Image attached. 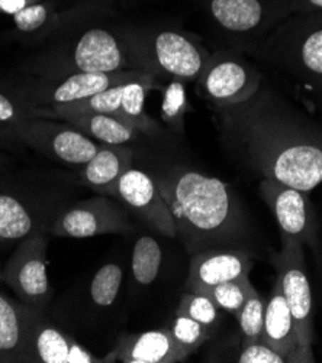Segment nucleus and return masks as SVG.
<instances>
[{
	"label": "nucleus",
	"instance_id": "1",
	"mask_svg": "<svg viewBox=\"0 0 322 363\" xmlns=\"http://www.w3.org/2000/svg\"><path fill=\"white\" fill-rule=\"evenodd\" d=\"M215 112L222 147L241 167L306 193L322 183V125L273 87Z\"/></svg>",
	"mask_w": 322,
	"mask_h": 363
},
{
	"label": "nucleus",
	"instance_id": "2",
	"mask_svg": "<svg viewBox=\"0 0 322 363\" xmlns=\"http://www.w3.org/2000/svg\"><path fill=\"white\" fill-rule=\"evenodd\" d=\"M168 206L177 239L192 257L206 249L252 250V225L235 191L190 165L159 161L146 169Z\"/></svg>",
	"mask_w": 322,
	"mask_h": 363
},
{
	"label": "nucleus",
	"instance_id": "3",
	"mask_svg": "<svg viewBox=\"0 0 322 363\" xmlns=\"http://www.w3.org/2000/svg\"><path fill=\"white\" fill-rule=\"evenodd\" d=\"M85 189L76 172L15 167L0 171V245L48 235L57 216Z\"/></svg>",
	"mask_w": 322,
	"mask_h": 363
},
{
	"label": "nucleus",
	"instance_id": "4",
	"mask_svg": "<svg viewBox=\"0 0 322 363\" xmlns=\"http://www.w3.org/2000/svg\"><path fill=\"white\" fill-rule=\"evenodd\" d=\"M249 52L284 76L318 90L322 86V13L291 15Z\"/></svg>",
	"mask_w": 322,
	"mask_h": 363
},
{
	"label": "nucleus",
	"instance_id": "5",
	"mask_svg": "<svg viewBox=\"0 0 322 363\" xmlns=\"http://www.w3.org/2000/svg\"><path fill=\"white\" fill-rule=\"evenodd\" d=\"M138 69L129 35H118L104 28H90L76 40L58 48L38 62L32 74L60 77L73 72H117Z\"/></svg>",
	"mask_w": 322,
	"mask_h": 363
},
{
	"label": "nucleus",
	"instance_id": "6",
	"mask_svg": "<svg viewBox=\"0 0 322 363\" xmlns=\"http://www.w3.org/2000/svg\"><path fill=\"white\" fill-rule=\"evenodd\" d=\"M136 68L168 80L198 82L210 54L193 36L177 29L129 35Z\"/></svg>",
	"mask_w": 322,
	"mask_h": 363
},
{
	"label": "nucleus",
	"instance_id": "7",
	"mask_svg": "<svg viewBox=\"0 0 322 363\" xmlns=\"http://www.w3.org/2000/svg\"><path fill=\"white\" fill-rule=\"evenodd\" d=\"M203 4L222 33L248 51L291 16V0H203Z\"/></svg>",
	"mask_w": 322,
	"mask_h": 363
},
{
	"label": "nucleus",
	"instance_id": "8",
	"mask_svg": "<svg viewBox=\"0 0 322 363\" xmlns=\"http://www.w3.org/2000/svg\"><path fill=\"white\" fill-rule=\"evenodd\" d=\"M151 79L157 77L141 69H124L117 72H73L60 77L37 76L12 86L33 108H50L85 100L115 86Z\"/></svg>",
	"mask_w": 322,
	"mask_h": 363
},
{
	"label": "nucleus",
	"instance_id": "9",
	"mask_svg": "<svg viewBox=\"0 0 322 363\" xmlns=\"http://www.w3.org/2000/svg\"><path fill=\"white\" fill-rule=\"evenodd\" d=\"M125 271L118 262H106L97 268L85 286L71 289L67 300L60 303L58 320L63 329L80 335L107 314H112L119 301Z\"/></svg>",
	"mask_w": 322,
	"mask_h": 363
},
{
	"label": "nucleus",
	"instance_id": "10",
	"mask_svg": "<svg viewBox=\"0 0 322 363\" xmlns=\"http://www.w3.org/2000/svg\"><path fill=\"white\" fill-rule=\"evenodd\" d=\"M23 147L73 169H80L97 152L99 145L68 122L33 116L18 129Z\"/></svg>",
	"mask_w": 322,
	"mask_h": 363
},
{
	"label": "nucleus",
	"instance_id": "11",
	"mask_svg": "<svg viewBox=\"0 0 322 363\" xmlns=\"http://www.w3.org/2000/svg\"><path fill=\"white\" fill-rule=\"evenodd\" d=\"M48 235L41 233L21 240L8 259L2 281H5L25 306L47 313L51 300L53 288L48 281Z\"/></svg>",
	"mask_w": 322,
	"mask_h": 363
},
{
	"label": "nucleus",
	"instance_id": "12",
	"mask_svg": "<svg viewBox=\"0 0 322 363\" xmlns=\"http://www.w3.org/2000/svg\"><path fill=\"white\" fill-rule=\"evenodd\" d=\"M281 250L274 253L272 262L277 271V279L286 303L292 313L296 342L301 346H312L315 342L313 297L306 274L304 245L288 236H281Z\"/></svg>",
	"mask_w": 322,
	"mask_h": 363
},
{
	"label": "nucleus",
	"instance_id": "13",
	"mask_svg": "<svg viewBox=\"0 0 322 363\" xmlns=\"http://www.w3.org/2000/svg\"><path fill=\"white\" fill-rule=\"evenodd\" d=\"M196 83L212 107L220 108L253 97L263 84V74L238 52L227 50L210 55Z\"/></svg>",
	"mask_w": 322,
	"mask_h": 363
},
{
	"label": "nucleus",
	"instance_id": "14",
	"mask_svg": "<svg viewBox=\"0 0 322 363\" xmlns=\"http://www.w3.org/2000/svg\"><path fill=\"white\" fill-rule=\"evenodd\" d=\"M134 232L135 225L127 208L103 194L77 200L65 207L48 229V235L75 239Z\"/></svg>",
	"mask_w": 322,
	"mask_h": 363
},
{
	"label": "nucleus",
	"instance_id": "15",
	"mask_svg": "<svg viewBox=\"0 0 322 363\" xmlns=\"http://www.w3.org/2000/svg\"><path fill=\"white\" fill-rule=\"evenodd\" d=\"M26 318V363H102L114 360L112 354L95 356L44 311L28 307Z\"/></svg>",
	"mask_w": 322,
	"mask_h": 363
},
{
	"label": "nucleus",
	"instance_id": "16",
	"mask_svg": "<svg viewBox=\"0 0 322 363\" xmlns=\"http://www.w3.org/2000/svg\"><path fill=\"white\" fill-rule=\"evenodd\" d=\"M114 199L153 233L177 239L176 223L168 206L146 169L132 167L125 171L118 181Z\"/></svg>",
	"mask_w": 322,
	"mask_h": 363
},
{
	"label": "nucleus",
	"instance_id": "17",
	"mask_svg": "<svg viewBox=\"0 0 322 363\" xmlns=\"http://www.w3.org/2000/svg\"><path fill=\"white\" fill-rule=\"evenodd\" d=\"M259 190L262 199L274 214L281 236L296 239L313 249L319 222L308 193L272 178H263Z\"/></svg>",
	"mask_w": 322,
	"mask_h": 363
},
{
	"label": "nucleus",
	"instance_id": "18",
	"mask_svg": "<svg viewBox=\"0 0 322 363\" xmlns=\"http://www.w3.org/2000/svg\"><path fill=\"white\" fill-rule=\"evenodd\" d=\"M254 267V252L245 249H206L190 257L185 289L202 293L222 282L248 278Z\"/></svg>",
	"mask_w": 322,
	"mask_h": 363
},
{
	"label": "nucleus",
	"instance_id": "19",
	"mask_svg": "<svg viewBox=\"0 0 322 363\" xmlns=\"http://www.w3.org/2000/svg\"><path fill=\"white\" fill-rule=\"evenodd\" d=\"M111 354L114 360L124 363H176L189 356L174 340L170 328L144 333H121Z\"/></svg>",
	"mask_w": 322,
	"mask_h": 363
},
{
	"label": "nucleus",
	"instance_id": "20",
	"mask_svg": "<svg viewBox=\"0 0 322 363\" xmlns=\"http://www.w3.org/2000/svg\"><path fill=\"white\" fill-rule=\"evenodd\" d=\"M135 152L127 145H99L96 155L76 171L80 184L96 194L115 196L118 181L132 168Z\"/></svg>",
	"mask_w": 322,
	"mask_h": 363
},
{
	"label": "nucleus",
	"instance_id": "21",
	"mask_svg": "<svg viewBox=\"0 0 322 363\" xmlns=\"http://www.w3.org/2000/svg\"><path fill=\"white\" fill-rule=\"evenodd\" d=\"M28 306L0 293V363H26Z\"/></svg>",
	"mask_w": 322,
	"mask_h": 363
},
{
	"label": "nucleus",
	"instance_id": "22",
	"mask_svg": "<svg viewBox=\"0 0 322 363\" xmlns=\"http://www.w3.org/2000/svg\"><path fill=\"white\" fill-rule=\"evenodd\" d=\"M262 342L279 352L284 360L286 356L298 346L292 313L286 303L279 279L273 284L272 293L266 303Z\"/></svg>",
	"mask_w": 322,
	"mask_h": 363
},
{
	"label": "nucleus",
	"instance_id": "23",
	"mask_svg": "<svg viewBox=\"0 0 322 363\" xmlns=\"http://www.w3.org/2000/svg\"><path fill=\"white\" fill-rule=\"evenodd\" d=\"M166 253L161 242L149 233L138 235L131 252V281L136 291H147L159 279L164 268Z\"/></svg>",
	"mask_w": 322,
	"mask_h": 363
},
{
	"label": "nucleus",
	"instance_id": "24",
	"mask_svg": "<svg viewBox=\"0 0 322 363\" xmlns=\"http://www.w3.org/2000/svg\"><path fill=\"white\" fill-rule=\"evenodd\" d=\"M58 121L68 122L85 135L97 140L102 145H128L135 142L141 133L135 128L124 123L111 115L102 113H80L64 115Z\"/></svg>",
	"mask_w": 322,
	"mask_h": 363
},
{
	"label": "nucleus",
	"instance_id": "25",
	"mask_svg": "<svg viewBox=\"0 0 322 363\" xmlns=\"http://www.w3.org/2000/svg\"><path fill=\"white\" fill-rule=\"evenodd\" d=\"M37 116L35 108L15 90L12 84H0V148L18 150V129L29 118Z\"/></svg>",
	"mask_w": 322,
	"mask_h": 363
},
{
	"label": "nucleus",
	"instance_id": "26",
	"mask_svg": "<svg viewBox=\"0 0 322 363\" xmlns=\"http://www.w3.org/2000/svg\"><path fill=\"white\" fill-rule=\"evenodd\" d=\"M153 89H160L157 79L127 83L124 86L121 111H119L118 119L135 128L136 130H139L141 135L144 133L150 138H159L161 135V129L146 113V108H144L146 93Z\"/></svg>",
	"mask_w": 322,
	"mask_h": 363
},
{
	"label": "nucleus",
	"instance_id": "27",
	"mask_svg": "<svg viewBox=\"0 0 322 363\" xmlns=\"http://www.w3.org/2000/svg\"><path fill=\"white\" fill-rule=\"evenodd\" d=\"M12 18L15 22V28L22 35L44 36L57 26L61 15L57 13L53 2L40 0L37 4L23 8Z\"/></svg>",
	"mask_w": 322,
	"mask_h": 363
},
{
	"label": "nucleus",
	"instance_id": "28",
	"mask_svg": "<svg viewBox=\"0 0 322 363\" xmlns=\"http://www.w3.org/2000/svg\"><path fill=\"white\" fill-rule=\"evenodd\" d=\"M264 310L266 303L257 293V289L253 288L244 306L235 314L240 333H241V346L262 342L263 337V325H264Z\"/></svg>",
	"mask_w": 322,
	"mask_h": 363
},
{
	"label": "nucleus",
	"instance_id": "29",
	"mask_svg": "<svg viewBox=\"0 0 322 363\" xmlns=\"http://www.w3.org/2000/svg\"><path fill=\"white\" fill-rule=\"evenodd\" d=\"M189 108L185 82L170 80L163 93L161 121L174 133L185 132V115Z\"/></svg>",
	"mask_w": 322,
	"mask_h": 363
},
{
	"label": "nucleus",
	"instance_id": "30",
	"mask_svg": "<svg viewBox=\"0 0 322 363\" xmlns=\"http://www.w3.org/2000/svg\"><path fill=\"white\" fill-rule=\"evenodd\" d=\"M174 314L193 318L195 321L206 325L212 332L218 330L222 318V310L209 297L192 291L182 294Z\"/></svg>",
	"mask_w": 322,
	"mask_h": 363
},
{
	"label": "nucleus",
	"instance_id": "31",
	"mask_svg": "<svg viewBox=\"0 0 322 363\" xmlns=\"http://www.w3.org/2000/svg\"><path fill=\"white\" fill-rule=\"evenodd\" d=\"M254 286L252 282H249L248 278H242V279L228 281L220 285L206 288L202 293H198V294H203L209 297L222 311H227L235 315L240 311V308L244 306L245 300L248 298Z\"/></svg>",
	"mask_w": 322,
	"mask_h": 363
},
{
	"label": "nucleus",
	"instance_id": "32",
	"mask_svg": "<svg viewBox=\"0 0 322 363\" xmlns=\"http://www.w3.org/2000/svg\"><path fill=\"white\" fill-rule=\"evenodd\" d=\"M170 330L178 346L185 349L189 354L199 349L215 333L209 328H206V325L195 321L193 318L178 314L174 315Z\"/></svg>",
	"mask_w": 322,
	"mask_h": 363
},
{
	"label": "nucleus",
	"instance_id": "33",
	"mask_svg": "<svg viewBox=\"0 0 322 363\" xmlns=\"http://www.w3.org/2000/svg\"><path fill=\"white\" fill-rule=\"evenodd\" d=\"M234 362L240 363H284V357L264 342H256L241 346Z\"/></svg>",
	"mask_w": 322,
	"mask_h": 363
},
{
	"label": "nucleus",
	"instance_id": "34",
	"mask_svg": "<svg viewBox=\"0 0 322 363\" xmlns=\"http://www.w3.org/2000/svg\"><path fill=\"white\" fill-rule=\"evenodd\" d=\"M322 13V0H291V15Z\"/></svg>",
	"mask_w": 322,
	"mask_h": 363
},
{
	"label": "nucleus",
	"instance_id": "35",
	"mask_svg": "<svg viewBox=\"0 0 322 363\" xmlns=\"http://www.w3.org/2000/svg\"><path fill=\"white\" fill-rule=\"evenodd\" d=\"M37 2H40V0H0V13L14 16L23 8Z\"/></svg>",
	"mask_w": 322,
	"mask_h": 363
},
{
	"label": "nucleus",
	"instance_id": "36",
	"mask_svg": "<svg viewBox=\"0 0 322 363\" xmlns=\"http://www.w3.org/2000/svg\"><path fill=\"white\" fill-rule=\"evenodd\" d=\"M286 362H313V353L312 346H301L298 345L294 352H291L286 356Z\"/></svg>",
	"mask_w": 322,
	"mask_h": 363
},
{
	"label": "nucleus",
	"instance_id": "37",
	"mask_svg": "<svg viewBox=\"0 0 322 363\" xmlns=\"http://www.w3.org/2000/svg\"><path fill=\"white\" fill-rule=\"evenodd\" d=\"M15 167V161L12 160V157L8 154V151L0 148V171H5Z\"/></svg>",
	"mask_w": 322,
	"mask_h": 363
},
{
	"label": "nucleus",
	"instance_id": "38",
	"mask_svg": "<svg viewBox=\"0 0 322 363\" xmlns=\"http://www.w3.org/2000/svg\"><path fill=\"white\" fill-rule=\"evenodd\" d=\"M313 250H315V255L321 264V271H322V239L321 238H316V245H315Z\"/></svg>",
	"mask_w": 322,
	"mask_h": 363
},
{
	"label": "nucleus",
	"instance_id": "39",
	"mask_svg": "<svg viewBox=\"0 0 322 363\" xmlns=\"http://www.w3.org/2000/svg\"><path fill=\"white\" fill-rule=\"evenodd\" d=\"M316 91H318V94L321 96V101H322V86H321V87H319Z\"/></svg>",
	"mask_w": 322,
	"mask_h": 363
},
{
	"label": "nucleus",
	"instance_id": "40",
	"mask_svg": "<svg viewBox=\"0 0 322 363\" xmlns=\"http://www.w3.org/2000/svg\"><path fill=\"white\" fill-rule=\"evenodd\" d=\"M0 281H2V272H0Z\"/></svg>",
	"mask_w": 322,
	"mask_h": 363
}]
</instances>
